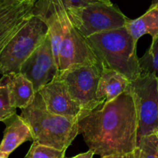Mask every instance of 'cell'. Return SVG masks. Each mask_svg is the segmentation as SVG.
<instances>
[{
	"mask_svg": "<svg viewBox=\"0 0 158 158\" xmlns=\"http://www.w3.org/2000/svg\"><path fill=\"white\" fill-rule=\"evenodd\" d=\"M78 131L95 154L103 156L133 151L137 147V117L128 89L79 119Z\"/></svg>",
	"mask_w": 158,
	"mask_h": 158,
	"instance_id": "1",
	"label": "cell"
},
{
	"mask_svg": "<svg viewBox=\"0 0 158 158\" xmlns=\"http://www.w3.org/2000/svg\"><path fill=\"white\" fill-rule=\"evenodd\" d=\"M85 40L102 68L120 73L130 81L141 74L136 54L137 43L126 27L95 33Z\"/></svg>",
	"mask_w": 158,
	"mask_h": 158,
	"instance_id": "2",
	"label": "cell"
},
{
	"mask_svg": "<svg viewBox=\"0 0 158 158\" xmlns=\"http://www.w3.org/2000/svg\"><path fill=\"white\" fill-rule=\"evenodd\" d=\"M20 116L30 127L33 141L57 150L66 151L79 133L78 118L50 112L39 92L30 106L21 109Z\"/></svg>",
	"mask_w": 158,
	"mask_h": 158,
	"instance_id": "3",
	"label": "cell"
},
{
	"mask_svg": "<svg viewBox=\"0 0 158 158\" xmlns=\"http://www.w3.org/2000/svg\"><path fill=\"white\" fill-rule=\"evenodd\" d=\"M66 10L73 26L85 38L125 27L130 19L110 0H96L83 6Z\"/></svg>",
	"mask_w": 158,
	"mask_h": 158,
	"instance_id": "4",
	"label": "cell"
},
{
	"mask_svg": "<svg viewBox=\"0 0 158 158\" xmlns=\"http://www.w3.org/2000/svg\"><path fill=\"white\" fill-rule=\"evenodd\" d=\"M48 35L46 24L33 15L0 54V74L19 73L23 64L43 43Z\"/></svg>",
	"mask_w": 158,
	"mask_h": 158,
	"instance_id": "5",
	"label": "cell"
},
{
	"mask_svg": "<svg viewBox=\"0 0 158 158\" xmlns=\"http://www.w3.org/2000/svg\"><path fill=\"white\" fill-rule=\"evenodd\" d=\"M103 68L95 64L73 65L57 75L66 83L72 99L81 108L80 119L102 104L97 98V88Z\"/></svg>",
	"mask_w": 158,
	"mask_h": 158,
	"instance_id": "6",
	"label": "cell"
},
{
	"mask_svg": "<svg viewBox=\"0 0 158 158\" xmlns=\"http://www.w3.org/2000/svg\"><path fill=\"white\" fill-rule=\"evenodd\" d=\"M137 117V141L158 132V77L141 72L128 85Z\"/></svg>",
	"mask_w": 158,
	"mask_h": 158,
	"instance_id": "7",
	"label": "cell"
},
{
	"mask_svg": "<svg viewBox=\"0 0 158 158\" xmlns=\"http://www.w3.org/2000/svg\"><path fill=\"white\" fill-rule=\"evenodd\" d=\"M53 1L62 27V39L58 53L59 71L80 64L92 63L102 67L85 38L73 26L61 0Z\"/></svg>",
	"mask_w": 158,
	"mask_h": 158,
	"instance_id": "8",
	"label": "cell"
},
{
	"mask_svg": "<svg viewBox=\"0 0 158 158\" xmlns=\"http://www.w3.org/2000/svg\"><path fill=\"white\" fill-rule=\"evenodd\" d=\"M51 46L49 33L40 45L22 64L20 71L33 84L36 92L51 82L58 74Z\"/></svg>",
	"mask_w": 158,
	"mask_h": 158,
	"instance_id": "9",
	"label": "cell"
},
{
	"mask_svg": "<svg viewBox=\"0 0 158 158\" xmlns=\"http://www.w3.org/2000/svg\"><path fill=\"white\" fill-rule=\"evenodd\" d=\"M36 0H0V54L33 16Z\"/></svg>",
	"mask_w": 158,
	"mask_h": 158,
	"instance_id": "10",
	"label": "cell"
},
{
	"mask_svg": "<svg viewBox=\"0 0 158 158\" xmlns=\"http://www.w3.org/2000/svg\"><path fill=\"white\" fill-rule=\"evenodd\" d=\"M38 92L50 112L80 119L81 108L72 99L66 83L57 74Z\"/></svg>",
	"mask_w": 158,
	"mask_h": 158,
	"instance_id": "11",
	"label": "cell"
},
{
	"mask_svg": "<svg viewBox=\"0 0 158 158\" xmlns=\"http://www.w3.org/2000/svg\"><path fill=\"white\" fill-rule=\"evenodd\" d=\"M6 129L4 136L0 143V152L10 156L21 144L29 140H33V136L27 123L20 115H14L4 122Z\"/></svg>",
	"mask_w": 158,
	"mask_h": 158,
	"instance_id": "12",
	"label": "cell"
},
{
	"mask_svg": "<svg viewBox=\"0 0 158 158\" xmlns=\"http://www.w3.org/2000/svg\"><path fill=\"white\" fill-rule=\"evenodd\" d=\"M130 82L120 73L103 68L97 88V98L102 105L112 101L127 90Z\"/></svg>",
	"mask_w": 158,
	"mask_h": 158,
	"instance_id": "13",
	"label": "cell"
},
{
	"mask_svg": "<svg viewBox=\"0 0 158 158\" xmlns=\"http://www.w3.org/2000/svg\"><path fill=\"white\" fill-rule=\"evenodd\" d=\"M7 75L11 105L16 109H25L33 102L36 95L33 84L21 73Z\"/></svg>",
	"mask_w": 158,
	"mask_h": 158,
	"instance_id": "14",
	"label": "cell"
},
{
	"mask_svg": "<svg viewBox=\"0 0 158 158\" xmlns=\"http://www.w3.org/2000/svg\"><path fill=\"white\" fill-rule=\"evenodd\" d=\"M126 28L137 43L145 34L151 36L152 40L158 36V0H153L150 8L144 14L135 19H129Z\"/></svg>",
	"mask_w": 158,
	"mask_h": 158,
	"instance_id": "15",
	"label": "cell"
},
{
	"mask_svg": "<svg viewBox=\"0 0 158 158\" xmlns=\"http://www.w3.org/2000/svg\"><path fill=\"white\" fill-rule=\"evenodd\" d=\"M141 72L150 73L158 77V36L152 40L150 48L139 58Z\"/></svg>",
	"mask_w": 158,
	"mask_h": 158,
	"instance_id": "16",
	"label": "cell"
},
{
	"mask_svg": "<svg viewBox=\"0 0 158 158\" xmlns=\"http://www.w3.org/2000/svg\"><path fill=\"white\" fill-rule=\"evenodd\" d=\"M16 113V109L10 102L8 88V75L0 79V122H5Z\"/></svg>",
	"mask_w": 158,
	"mask_h": 158,
	"instance_id": "17",
	"label": "cell"
},
{
	"mask_svg": "<svg viewBox=\"0 0 158 158\" xmlns=\"http://www.w3.org/2000/svg\"><path fill=\"white\" fill-rule=\"evenodd\" d=\"M65 152L33 141L25 158H64Z\"/></svg>",
	"mask_w": 158,
	"mask_h": 158,
	"instance_id": "18",
	"label": "cell"
},
{
	"mask_svg": "<svg viewBox=\"0 0 158 158\" xmlns=\"http://www.w3.org/2000/svg\"><path fill=\"white\" fill-rule=\"evenodd\" d=\"M139 158H158V136L156 133L143 136L137 141Z\"/></svg>",
	"mask_w": 158,
	"mask_h": 158,
	"instance_id": "19",
	"label": "cell"
},
{
	"mask_svg": "<svg viewBox=\"0 0 158 158\" xmlns=\"http://www.w3.org/2000/svg\"><path fill=\"white\" fill-rule=\"evenodd\" d=\"M101 158H139V150L136 147L133 151L125 153H116V154L107 155L101 156Z\"/></svg>",
	"mask_w": 158,
	"mask_h": 158,
	"instance_id": "20",
	"label": "cell"
},
{
	"mask_svg": "<svg viewBox=\"0 0 158 158\" xmlns=\"http://www.w3.org/2000/svg\"><path fill=\"white\" fill-rule=\"evenodd\" d=\"M96 0H61L65 8H70V7H77L83 6L87 4L95 2Z\"/></svg>",
	"mask_w": 158,
	"mask_h": 158,
	"instance_id": "21",
	"label": "cell"
},
{
	"mask_svg": "<svg viewBox=\"0 0 158 158\" xmlns=\"http://www.w3.org/2000/svg\"><path fill=\"white\" fill-rule=\"evenodd\" d=\"M94 155H95V153H94L92 150H89L87 152L85 153H79V154L76 155V156H73V157H70V158H93ZM64 158H68V157H64Z\"/></svg>",
	"mask_w": 158,
	"mask_h": 158,
	"instance_id": "22",
	"label": "cell"
},
{
	"mask_svg": "<svg viewBox=\"0 0 158 158\" xmlns=\"http://www.w3.org/2000/svg\"><path fill=\"white\" fill-rule=\"evenodd\" d=\"M8 157H9L8 155L2 153V152H0V158H8Z\"/></svg>",
	"mask_w": 158,
	"mask_h": 158,
	"instance_id": "23",
	"label": "cell"
},
{
	"mask_svg": "<svg viewBox=\"0 0 158 158\" xmlns=\"http://www.w3.org/2000/svg\"><path fill=\"white\" fill-rule=\"evenodd\" d=\"M156 134H157V136H158V132H157V133H156Z\"/></svg>",
	"mask_w": 158,
	"mask_h": 158,
	"instance_id": "24",
	"label": "cell"
}]
</instances>
